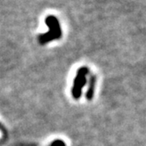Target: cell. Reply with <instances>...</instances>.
Returning a JSON list of instances; mask_svg holds the SVG:
<instances>
[{"instance_id": "obj_1", "label": "cell", "mask_w": 146, "mask_h": 146, "mask_svg": "<svg viewBox=\"0 0 146 146\" xmlns=\"http://www.w3.org/2000/svg\"><path fill=\"white\" fill-rule=\"evenodd\" d=\"M89 70L86 67H82L78 70L77 76L74 79V84H73V87L71 90L72 96L74 99H79L81 97L83 87L86 84V76Z\"/></svg>"}, {"instance_id": "obj_2", "label": "cell", "mask_w": 146, "mask_h": 146, "mask_svg": "<svg viewBox=\"0 0 146 146\" xmlns=\"http://www.w3.org/2000/svg\"><path fill=\"white\" fill-rule=\"evenodd\" d=\"M95 85H96V76H92L91 79H90V84H89V87L87 89L86 97L88 100H92L93 96H94V92H95Z\"/></svg>"}, {"instance_id": "obj_3", "label": "cell", "mask_w": 146, "mask_h": 146, "mask_svg": "<svg viewBox=\"0 0 146 146\" xmlns=\"http://www.w3.org/2000/svg\"><path fill=\"white\" fill-rule=\"evenodd\" d=\"M51 146H66V145H65V143L62 141L59 140V141H55L53 143H52Z\"/></svg>"}]
</instances>
